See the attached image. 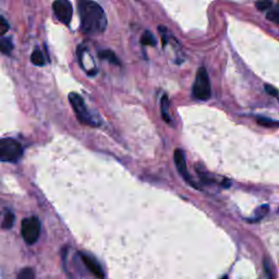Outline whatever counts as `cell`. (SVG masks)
Masks as SVG:
<instances>
[{
    "mask_svg": "<svg viewBox=\"0 0 279 279\" xmlns=\"http://www.w3.org/2000/svg\"><path fill=\"white\" fill-rule=\"evenodd\" d=\"M264 268H265V272H266V275L268 278L272 277V273H271V266H270V262L268 260H264Z\"/></svg>",
    "mask_w": 279,
    "mask_h": 279,
    "instance_id": "22",
    "label": "cell"
},
{
    "mask_svg": "<svg viewBox=\"0 0 279 279\" xmlns=\"http://www.w3.org/2000/svg\"><path fill=\"white\" fill-rule=\"evenodd\" d=\"M80 256H81V260L84 263L85 267L93 274L94 277L97 279H105V273L103 268H101L99 263L96 261L93 256L85 253H80Z\"/></svg>",
    "mask_w": 279,
    "mask_h": 279,
    "instance_id": "8",
    "label": "cell"
},
{
    "mask_svg": "<svg viewBox=\"0 0 279 279\" xmlns=\"http://www.w3.org/2000/svg\"><path fill=\"white\" fill-rule=\"evenodd\" d=\"M23 155L21 143L13 139H0V162L17 163Z\"/></svg>",
    "mask_w": 279,
    "mask_h": 279,
    "instance_id": "2",
    "label": "cell"
},
{
    "mask_svg": "<svg viewBox=\"0 0 279 279\" xmlns=\"http://www.w3.org/2000/svg\"><path fill=\"white\" fill-rule=\"evenodd\" d=\"M141 44L145 46H156V40L149 31H145L141 37Z\"/></svg>",
    "mask_w": 279,
    "mask_h": 279,
    "instance_id": "13",
    "label": "cell"
},
{
    "mask_svg": "<svg viewBox=\"0 0 279 279\" xmlns=\"http://www.w3.org/2000/svg\"><path fill=\"white\" fill-rule=\"evenodd\" d=\"M272 0H257L255 2V7L257 10H260V11H267V10L272 8Z\"/></svg>",
    "mask_w": 279,
    "mask_h": 279,
    "instance_id": "17",
    "label": "cell"
},
{
    "mask_svg": "<svg viewBox=\"0 0 279 279\" xmlns=\"http://www.w3.org/2000/svg\"><path fill=\"white\" fill-rule=\"evenodd\" d=\"M52 10L58 20L63 24L69 25L70 22H71L73 9L72 4L69 0H56L52 3Z\"/></svg>",
    "mask_w": 279,
    "mask_h": 279,
    "instance_id": "6",
    "label": "cell"
},
{
    "mask_svg": "<svg viewBox=\"0 0 279 279\" xmlns=\"http://www.w3.org/2000/svg\"><path fill=\"white\" fill-rule=\"evenodd\" d=\"M256 122L261 125L262 127H266V128H272V127H276L279 126V122L277 121H274L270 118H257Z\"/></svg>",
    "mask_w": 279,
    "mask_h": 279,
    "instance_id": "18",
    "label": "cell"
},
{
    "mask_svg": "<svg viewBox=\"0 0 279 279\" xmlns=\"http://www.w3.org/2000/svg\"><path fill=\"white\" fill-rule=\"evenodd\" d=\"M13 49V44L10 39H0V52L10 55Z\"/></svg>",
    "mask_w": 279,
    "mask_h": 279,
    "instance_id": "12",
    "label": "cell"
},
{
    "mask_svg": "<svg viewBox=\"0 0 279 279\" xmlns=\"http://www.w3.org/2000/svg\"><path fill=\"white\" fill-rule=\"evenodd\" d=\"M268 211H270V207H268L267 204H263L262 206H260L259 208L256 209V211H255V214H254V217H253V218H250V219H249V222L255 223V222H259V221H261V219H262L263 217L267 215Z\"/></svg>",
    "mask_w": 279,
    "mask_h": 279,
    "instance_id": "11",
    "label": "cell"
},
{
    "mask_svg": "<svg viewBox=\"0 0 279 279\" xmlns=\"http://www.w3.org/2000/svg\"><path fill=\"white\" fill-rule=\"evenodd\" d=\"M31 61L33 62V64H35V66H39V67L44 66L45 58L44 56H43V53L40 49H35L33 51V53H32V56H31Z\"/></svg>",
    "mask_w": 279,
    "mask_h": 279,
    "instance_id": "14",
    "label": "cell"
},
{
    "mask_svg": "<svg viewBox=\"0 0 279 279\" xmlns=\"http://www.w3.org/2000/svg\"><path fill=\"white\" fill-rule=\"evenodd\" d=\"M174 160H175V165L177 167V170H178V173L181 175L182 178H184L187 184L191 185L192 186L196 187V185L193 182L191 176L187 173V167H186V157H185V154L184 152L181 151V149L177 148L175 151L174 154Z\"/></svg>",
    "mask_w": 279,
    "mask_h": 279,
    "instance_id": "7",
    "label": "cell"
},
{
    "mask_svg": "<svg viewBox=\"0 0 279 279\" xmlns=\"http://www.w3.org/2000/svg\"><path fill=\"white\" fill-rule=\"evenodd\" d=\"M18 279H35V273L33 268H22L18 274Z\"/></svg>",
    "mask_w": 279,
    "mask_h": 279,
    "instance_id": "15",
    "label": "cell"
},
{
    "mask_svg": "<svg viewBox=\"0 0 279 279\" xmlns=\"http://www.w3.org/2000/svg\"><path fill=\"white\" fill-rule=\"evenodd\" d=\"M224 279H228V278H224Z\"/></svg>",
    "mask_w": 279,
    "mask_h": 279,
    "instance_id": "23",
    "label": "cell"
},
{
    "mask_svg": "<svg viewBox=\"0 0 279 279\" xmlns=\"http://www.w3.org/2000/svg\"><path fill=\"white\" fill-rule=\"evenodd\" d=\"M69 101L71 104L72 108L76 112L78 120L87 126L96 127L98 126V121L95 120V118L91 115L87 105L84 103V99L77 93H71L69 95Z\"/></svg>",
    "mask_w": 279,
    "mask_h": 279,
    "instance_id": "3",
    "label": "cell"
},
{
    "mask_svg": "<svg viewBox=\"0 0 279 279\" xmlns=\"http://www.w3.org/2000/svg\"><path fill=\"white\" fill-rule=\"evenodd\" d=\"M170 103L169 99L167 97V95H164L162 97V100H160V111H162V117L163 119L167 122V123H171V117H170Z\"/></svg>",
    "mask_w": 279,
    "mask_h": 279,
    "instance_id": "9",
    "label": "cell"
},
{
    "mask_svg": "<svg viewBox=\"0 0 279 279\" xmlns=\"http://www.w3.org/2000/svg\"><path fill=\"white\" fill-rule=\"evenodd\" d=\"M9 28L10 26H9V23L7 22V20L0 15V37L3 36L4 34H7Z\"/></svg>",
    "mask_w": 279,
    "mask_h": 279,
    "instance_id": "20",
    "label": "cell"
},
{
    "mask_svg": "<svg viewBox=\"0 0 279 279\" xmlns=\"http://www.w3.org/2000/svg\"><path fill=\"white\" fill-rule=\"evenodd\" d=\"M264 89H265V92H266L267 94H270L271 96H274V97H277V96H278V91H277L275 88H274V87H272V85L265 84Z\"/></svg>",
    "mask_w": 279,
    "mask_h": 279,
    "instance_id": "21",
    "label": "cell"
},
{
    "mask_svg": "<svg viewBox=\"0 0 279 279\" xmlns=\"http://www.w3.org/2000/svg\"><path fill=\"white\" fill-rule=\"evenodd\" d=\"M21 233L28 244H34L39 240L41 233V223L37 217H29L23 219L21 226Z\"/></svg>",
    "mask_w": 279,
    "mask_h": 279,
    "instance_id": "5",
    "label": "cell"
},
{
    "mask_svg": "<svg viewBox=\"0 0 279 279\" xmlns=\"http://www.w3.org/2000/svg\"><path fill=\"white\" fill-rule=\"evenodd\" d=\"M192 94L195 98L200 100H207L212 95L211 82L205 68L201 67L197 70L194 84L192 88Z\"/></svg>",
    "mask_w": 279,
    "mask_h": 279,
    "instance_id": "4",
    "label": "cell"
},
{
    "mask_svg": "<svg viewBox=\"0 0 279 279\" xmlns=\"http://www.w3.org/2000/svg\"><path fill=\"white\" fill-rule=\"evenodd\" d=\"M98 56H99V58L105 59V60L109 61L112 64H116V66H119V64H120L119 59L117 58V56L115 55V52L111 51V50H100L98 52Z\"/></svg>",
    "mask_w": 279,
    "mask_h": 279,
    "instance_id": "10",
    "label": "cell"
},
{
    "mask_svg": "<svg viewBox=\"0 0 279 279\" xmlns=\"http://www.w3.org/2000/svg\"><path fill=\"white\" fill-rule=\"evenodd\" d=\"M266 18L272 21V22L279 24V8L270 10V11L266 13Z\"/></svg>",
    "mask_w": 279,
    "mask_h": 279,
    "instance_id": "19",
    "label": "cell"
},
{
    "mask_svg": "<svg viewBox=\"0 0 279 279\" xmlns=\"http://www.w3.org/2000/svg\"><path fill=\"white\" fill-rule=\"evenodd\" d=\"M14 223V215L11 212H7L6 215L3 217V221L1 224V228L2 229H10L12 228Z\"/></svg>",
    "mask_w": 279,
    "mask_h": 279,
    "instance_id": "16",
    "label": "cell"
},
{
    "mask_svg": "<svg viewBox=\"0 0 279 279\" xmlns=\"http://www.w3.org/2000/svg\"><path fill=\"white\" fill-rule=\"evenodd\" d=\"M78 7L83 33L89 35L103 33L107 26L104 9L93 0H79Z\"/></svg>",
    "mask_w": 279,
    "mask_h": 279,
    "instance_id": "1",
    "label": "cell"
}]
</instances>
